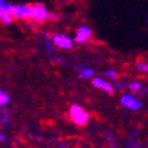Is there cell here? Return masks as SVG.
Listing matches in <instances>:
<instances>
[{"label":"cell","mask_w":148,"mask_h":148,"mask_svg":"<svg viewBox=\"0 0 148 148\" xmlns=\"http://www.w3.org/2000/svg\"><path fill=\"white\" fill-rule=\"evenodd\" d=\"M49 14L50 11L46 9L45 5L42 4H34V21L35 22H45L49 20Z\"/></svg>","instance_id":"5"},{"label":"cell","mask_w":148,"mask_h":148,"mask_svg":"<svg viewBox=\"0 0 148 148\" xmlns=\"http://www.w3.org/2000/svg\"><path fill=\"white\" fill-rule=\"evenodd\" d=\"M129 88H130L132 91H140L141 89H142V85H141L138 82H131L130 84H129Z\"/></svg>","instance_id":"11"},{"label":"cell","mask_w":148,"mask_h":148,"mask_svg":"<svg viewBox=\"0 0 148 148\" xmlns=\"http://www.w3.org/2000/svg\"><path fill=\"white\" fill-rule=\"evenodd\" d=\"M91 35H92L91 28L88 26H83L77 30L75 36H74V41L78 42V44H83V42H86L91 38Z\"/></svg>","instance_id":"6"},{"label":"cell","mask_w":148,"mask_h":148,"mask_svg":"<svg viewBox=\"0 0 148 148\" xmlns=\"http://www.w3.org/2000/svg\"><path fill=\"white\" fill-rule=\"evenodd\" d=\"M120 104L130 110H137L142 107V102L130 94H124L120 97Z\"/></svg>","instance_id":"4"},{"label":"cell","mask_w":148,"mask_h":148,"mask_svg":"<svg viewBox=\"0 0 148 148\" xmlns=\"http://www.w3.org/2000/svg\"><path fill=\"white\" fill-rule=\"evenodd\" d=\"M8 11L14 20H33L34 21V4H9Z\"/></svg>","instance_id":"1"},{"label":"cell","mask_w":148,"mask_h":148,"mask_svg":"<svg viewBox=\"0 0 148 148\" xmlns=\"http://www.w3.org/2000/svg\"><path fill=\"white\" fill-rule=\"evenodd\" d=\"M60 18V15L57 14H55V12H51L50 11V14H49V21H57Z\"/></svg>","instance_id":"13"},{"label":"cell","mask_w":148,"mask_h":148,"mask_svg":"<svg viewBox=\"0 0 148 148\" xmlns=\"http://www.w3.org/2000/svg\"><path fill=\"white\" fill-rule=\"evenodd\" d=\"M136 68L138 71H142V72H148V63H145V62H138L136 64Z\"/></svg>","instance_id":"12"},{"label":"cell","mask_w":148,"mask_h":148,"mask_svg":"<svg viewBox=\"0 0 148 148\" xmlns=\"http://www.w3.org/2000/svg\"><path fill=\"white\" fill-rule=\"evenodd\" d=\"M10 103V96L4 90L0 89V108L6 107Z\"/></svg>","instance_id":"9"},{"label":"cell","mask_w":148,"mask_h":148,"mask_svg":"<svg viewBox=\"0 0 148 148\" xmlns=\"http://www.w3.org/2000/svg\"><path fill=\"white\" fill-rule=\"evenodd\" d=\"M8 1H6V0H0V11H1V10H6V9H8ZM6 11H8V10H6ZM9 12V11H8Z\"/></svg>","instance_id":"15"},{"label":"cell","mask_w":148,"mask_h":148,"mask_svg":"<svg viewBox=\"0 0 148 148\" xmlns=\"http://www.w3.org/2000/svg\"><path fill=\"white\" fill-rule=\"evenodd\" d=\"M51 41L55 46L62 50H71L73 47V39L63 33H53L51 36Z\"/></svg>","instance_id":"3"},{"label":"cell","mask_w":148,"mask_h":148,"mask_svg":"<svg viewBox=\"0 0 148 148\" xmlns=\"http://www.w3.org/2000/svg\"><path fill=\"white\" fill-rule=\"evenodd\" d=\"M92 85H94L96 89H100L104 92H108V94H113L114 92L113 85L102 78H94L92 79Z\"/></svg>","instance_id":"7"},{"label":"cell","mask_w":148,"mask_h":148,"mask_svg":"<svg viewBox=\"0 0 148 148\" xmlns=\"http://www.w3.org/2000/svg\"><path fill=\"white\" fill-rule=\"evenodd\" d=\"M9 112L8 110H0V125H6L9 123Z\"/></svg>","instance_id":"10"},{"label":"cell","mask_w":148,"mask_h":148,"mask_svg":"<svg viewBox=\"0 0 148 148\" xmlns=\"http://www.w3.org/2000/svg\"><path fill=\"white\" fill-rule=\"evenodd\" d=\"M69 118L75 125L83 126V125H86L89 123L90 115L82 106L73 103L69 107Z\"/></svg>","instance_id":"2"},{"label":"cell","mask_w":148,"mask_h":148,"mask_svg":"<svg viewBox=\"0 0 148 148\" xmlns=\"http://www.w3.org/2000/svg\"><path fill=\"white\" fill-rule=\"evenodd\" d=\"M79 75L82 79H89V78H92V75H94V69L90 68V67H79Z\"/></svg>","instance_id":"8"},{"label":"cell","mask_w":148,"mask_h":148,"mask_svg":"<svg viewBox=\"0 0 148 148\" xmlns=\"http://www.w3.org/2000/svg\"><path fill=\"white\" fill-rule=\"evenodd\" d=\"M106 75L108 77V78H116V72L115 71H113V69H108L107 72H106Z\"/></svg>","instance_id":"14"},{"label":"cell","mask_w":148,"mask_h":148,"mask_svg":"<svg viewBox=\"0 0 148 148\" xmlns=\"http://www.w3.org/2000/svg\"><path fill=\"white\" fill-rule=\"evenodd\" d=\"M4 141H5V135L0 131V142H4Z\"/></svg>","instance_id":"16"}]
</instances>
